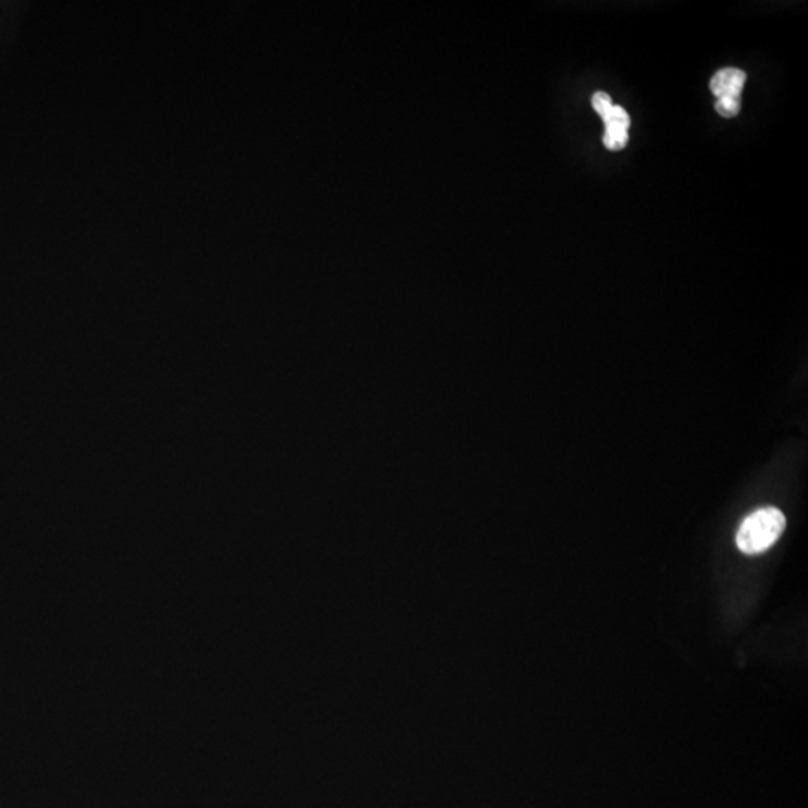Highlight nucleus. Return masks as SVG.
<instances>
[{
    "label": "nucleus",
    "mask_w": 808,
    "mask_h": 808,
    "mask_svg": "<svg viewBox=\"0 0 808 808\" xmlns=\"http://www.w3.org/2000/svg\"><path fill=\"white\" fill-rule=\"evenodd\" d=\"M602 120L605 122L606 129H623V131H627L630 126L629 114L623 108L615 107V105H612L611 110Z\"/></svg>",
    "instance_id": "obj_3"
},
{
    "label": "nucleus",
    "mask_w": 808,
    "mask_h": 808,
    "mask_svg": "<svg viewBox=\"0 0 808 808\" xmlns=\"http://www.w3.org/2000/svg\"><path fill=\"white\" fill-rule=\"evenodd\" d=\"M746 72L738 68H723L714 74L710 81V89L717 98L740 96L746 84Z\"/></svg>",
    "instance_id": "obj_2"
},
{
    "label": "nucleus",
    "mask_w": 808,
    "mask_h": 808,
    "mask_svg": "<svg viewBox=\"0 0 808 808\" xmlns=\"http://www.w3.org/2000/svg\"><path fill=\"white\" fill-rule=\"evenodd\" d=\"M786 527V518L777 508H762L741 523L737 545L743 553L761 554L770 550Z\"/></svg>",
    "instance_id": "obj_1"
},
{
    "label": "nucleus",
    "mask_w": 808,
    "mask_h": 808,
    "mask_svg": "<svg viewBox=\"0 0 808 808\" xmlns=\"http://www.w3.org/2000/svg\"><path fill=\"white\" fill-rule=\"evenodd\" d=\"M741 110V98L740 96H725V98H719L716 102V111L722 117H726V119H731V117L737 116Z\"/></svg>",
    "instance_id": "obj_4"
},
{
    "label": "nucleus",
    "mask_w": 808,
    "mask_h": 808,
    "mask_svg": "<svg viewBox=\"0 0 808 808\" xmlns=\"http://www.w3.org/2000/svg\"><path fill=\"white\" fill-rule=\"evenodd\" d=\"M592 105L595 108L596 113L604 119L608 111L612 108V101L609 98V95H606L605 92H598L593 95L592 98Z\"/></svg>",
    "instance_id": "obj_6"
},
{
    "label": "nucleus",
    "mask_w": 808,
    "mask_h": 808,
    "mask_svg": "<svg viewBox=\"0 0 808 808\" xmlns=\"http://www.w3.org/2000/svg\"><path fill=\"white\" fill-rule=\"evenodd\" d=\"M629 141V134L623 129H606L604 144L608 150H623Z\"/></svg>",
    "instance_id": "obj_5"
}]
</instances>
